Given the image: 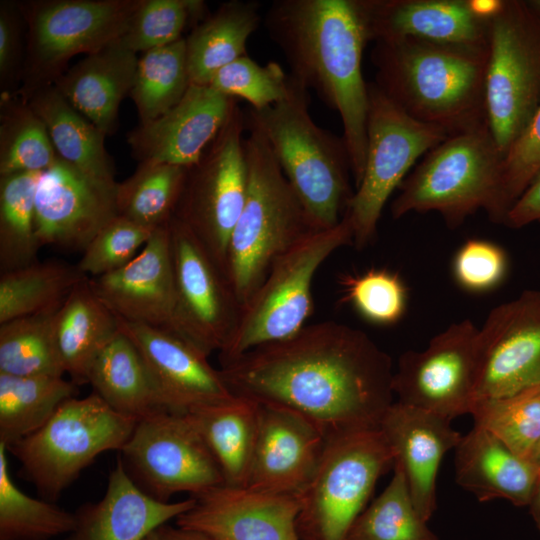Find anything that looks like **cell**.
I'll return each instance as SVG.
<instances>
[{
    "label": "cell",
    "instance_id": "obj_1",
    "mask_svg": "<svg viewBox=\"0 0 540 540\" xmlns=\"http://www.w3.org/2000/svg\"><path fill=\"white\" fill-rule=\"evenodd\" d=\"M220 365L234 396L292 412L326 439L379 428L394 402L390 356L364 331L336 321L306 324Z\"/></svg>",
    "mask_w": 540,
    "mask_h": 540
},
{
    "label": "cell",
    "instance_id": "obj_2",
    "mask_svg": "<svg viewBox=\"0 0 540 540\" xmlns=\"http://www.w3.org/2000/svg\"><path fill=\"white\" fill-rule=\"evenodd\" d=\"M264 23L289 74L339 114L356 188L365 168L369 105L362 56L370 40L359 0H277Z\"/></svg>",
    "mask_w": 540,
    "mask_h": 540
},
{
    "label": "cell",
    "instance_id": "obj_3",
    "mask_svg": "<svg viewBox=\"0 0 540 540\" xmlns=\"http://www.w3.org/2000/svg\"><path fill=\"white\" fill-rule=\"evenodd\" d=\"M488 49L415 38L376 41L375 84L414 119L449 136L488 125Z\"/></svg>",
    "mask_w": 540,
    "mask_h": 540
},
{
    "label": "cell",
    "instance_id": "obj_4",
    "mask_svg": "<svg viewBox=\"0 0 540 540\" xmlns=\"http://www.w3.org/2000/svg\"><path fill=\"white\" fill-rule=\"evenodd\" d=\"M245 121L266 139L316 228L339 224L354 194L350 156L343 136L314 122L308 89L289 74L287 96L261 110L250 108Z\"/></svg>",
    "mask_w": 540,
    "mask_h": 540
},
{
    "label": "cell",
    "instance_id": "obj_5",
    "mask_svg": "<svg viewBox=\"0 0 540 540\" xmlns=\"http://www.w3.org/2000/svg\"><path fill=\"white\" fill-rule=\"evenodd\" d=\"M244 139L248 186L231 234L227 278L243 308L275 261L319 230L289 184L266 139L248 127ZM322 230V229H321Z\"/></svg>",
    "mask_w": 540,
    "mask_h": 540
},
{
    "label": "cell",
    "instance_id": "obj_6",
    "mask_svg": "<svg viewBox=\"0 0 540 540\" xmlns=\"http://www.w3.org/2000/svg\"><path fill=\"white\" fill-rule=\"evenodd\" d=\"M424 156L399 186L394 219L435 211L454 228L483 209L497 223L504 156L488 125L450 135Z\"/></svg>",
    "mask_w": 540,
    "mask_h": 540
},
{
    "label": "cell",
    "instance_id": "obj_7",
    "mask_svg": "<svg viewBox=\"0 0 540 540\" xmlns=\"http://www.w3.org/2000/svg\"><path fill=\"white\" fill-rule=\"evenodd\" d=\"M380 428L328 437L318 465L299 494L296 527L301 540H347L381 475L394 466Z\"/></svg>",
    "mask_w": 540,
    "mask_h": 540
},
{
    "label": "cell",
    "instance_id": "obj_8",
    "mask_svg": "<svg viewBox=\"0 0 540 540\" xmlns=\"http://www.w3.org/2000/svg\"><path fill=\"white\" fill-rule=\"evenodd\" d=\"M136 423L91 393L68 399L40 429L6 448L26 479L52 501L100 454L120 451Z\"/></svg>",
    "mask_w": 540,
    "mask_h": 540
},
{
    "label": "cell",
    "instance_id": "obj_9",
    "mask_svg": "<svg viewBox=\"0 0 540 540\" xmlns=\"http://www.w3.org/2000/svg\"><path fill=\"white\" fill-rule=\"evenodd\" d=\"M347 244H353V231L344 215L336 226L313 232L278 258L242 308L231 339L219 352L220 364L302 329L313 311L315 274L334 251Z\"/></svg>",
    "mask_w": 540,
    "mask_h": 540
},
{
    "label": "cell",
    "instance_id": "obj_10",
    "mask_svg": "<svg viewBox=\"0 0 540 540\" xmlns=\"http://www.w3.org/2000/svg\"><path fill=\"white\" fill-rule=\"evenodd\" d=\"M143 0H32L18 2L25 23L22 85L27 99L52 85L78 54L94 53L120 39Z\"/></svg>",
    "mask_w": 540,
    "mask_h": 540
},
{
    "label": "cell",
    "instance_id": "obj_11",
    "mask_svg": "<svg viewBox=\"0 0 540 540\" xmlns=\"http://www.w3.org/2000/svg\"><path fill=\"white\" fill-rule=\"evenodd\" d=\"M489 130L505 155L540 108V15L505 0L489 20L485 78Z\"/></svg>",
    "mask_w": 540,
    "mask_h": 540
},
{
    "label": "cell",
    "instance_id": "obj_12",
    "mask_svg": "<svg viewBox=\"0 0 540 540\" xmlns=\"http://www.w3.org/2000/svg\"><path fill=\"white\" fill-rule=\"evenodd\" d=\"M368 98L364 173L344 214L357 249L373 240L384 206L416 161L449 136L408 115L374 82Z\"/></svg>",
    "mask_w": 540,
    "mask_h": 540
},
{
    "label": "cell",
    "instance_id": "obj_13",
    "mask_svg": "<svg viewBox=\"0 0 540 540\" xmlns=\"http://www.w3.org/2000/svg\"><path fill=\"white\" fill-rule=\"evenodd\" d=\"M245 116L236 105L227 123L187 170L173 217L197 238L227 276L228 246L247 194Z\"/></svg>",
    "mask_w": 540,
    "mask_h": 540
},
{
    "label": "cell",
    "instance_id": "obj_14",
    "mask_svg": "<svg viewBox=\"0 0 540 540\" xmlns=\"http://www.w3.org/2000/svg\"><path fill=\"white\" fill-rule=\"evenodd\" d=\"M120 455L133 482L159 501L179 492L196 498L225 484L187 414L159 411L138 420Z\"/></svg>",
    "mask_w": 540,
    "mask_h": 540
},
{
    "label": "cell",
    "instance_id": "obj_15",
    "mask_svg": "<svg viewBox=\"0 0 540 540\" xmlns=\"http://www.w3.org/2000/svg\"><path fill=\"white\" fill-rule=\"evenodd\" d=\"M175 282V333L207 357L224 349L242 307L225 273L175 217L168 222Z\"/></svg>",
    "mask_w": 540,
    "mask_h": 540
},
{
    "label": "cell",
    "instance_id": "obj_16",
    "mask_svg": "<svg viewBox=\"0 0 540 540\" xmlns=\"http://www.w3.org/2000/svg\"><path fill=\"white\" fill-rule=\"evenodd\" d=\"M479 328L465 319L433 337L423 351H406L393 375L398 402L452 421L475 400Z\"/></svg>",
    "mask_w": 540,
    "mask_h": 540
},
{
    "label": "cell",
    "instance_id": "obj_17",
    "mask_svg": "<svg viewBox=\"0 0 540 540\" xmlns=\"http://www.w3.org/2000/svg\"><path fill=\"white\" fill-rule=\"evenodd\" d=\"M540 384V291L491 310L477 337L475 400Z\"/></svg>",
    "mask_w": 540,
    "mask_h": 540
},
{
    "label": "cell",
    "instance_id": "obj_18",
    "mask_svg": "<svg viewBox=\"0 0 540 540\" xmlns=\"http://www.w3.org/2000/svg\"><path fill=\"white\" fill-rule=\"evenodd\" d=\"M116 183L93 178L57 158L41 172L35 196L39 247L83 251L118 215Z\"/></svg>",
    "mask_w": 540,
    "mask_h": 540
},
{
    "label": "cell",
    "instance_id": "obj_19",
    "mask_svg": "<svg viewBox=\"0 0 540 540\" xmlns=\"http://www.w3.org/2000/svg\"><path fill=\"white\" fill-rule=\"evenodd\" d=\"M118 321L120 332L138 350L167 411L187 414L235 397L208 357L178 335L119 317Z\"/></svg>",
    "mask_w": 540,
    "mask_h": 540
},
{
    "label": "cell",
    "instance_id": "obj_20",
    "mask_svg": "<svg viewBox=\"0 0 540 540\" xmlns=\"http://www.w3.org/2000/svg\"><path fill=\"white\" fill-rule=\"evenodd\" d=\"M237 103L209 85L191 84L182 99L158 118L139 123L127 137L139 161L191 167L204 155Z\"/></svg>",
    "mask_w": 540,
    "mask_h": 540
},
{
    "label": "cell",
    "instance_id": "obj_21",
    "mask_svg": "<svg viewBox=\"0 0 540 540\" xmlns=\"http://www.w3.org/2000/svg\"><path fill=\"white\" fill-rule=\"evenodd\" d=\"M299 494L222 485L195 498L176 525L214 540H301L296 527Z\"/></svg>",
    "mask_w": 540,
    "mask_h": 540
},
{
    "label": "cell",
    "instance_id": "obj_22",
    "mask_svg": "<svg viewBox=\"0 0 540 540\" xmlns=\"http://www.w3.org/2000/svg\"><path fill=\"white\" fill-rule=\"evenodd\" d=\"M97 296L122 320L175 333V282L168 224L153 232L122 268L89 278Z\"/></svg>",
    "mask_w": 540,
    "mask_h": 540
},
{
    "label": "cell",
    "instance_id": "obj_23",
    "mask_svg": "<svg viewBox=\"0 0 540 540\" xmlns=\"http://www.w3.org/2000/svg\"><path fill=\"white\" fill-rule=\"evenodd\" d=\"M259 405L258 432L245 487L300 494L311 479L326 438L287 410Z\"/></svg>",
    "mask_w": 540,
    "mask_h": 540
},
{
    "label": "cell",
    "instance_id": "obj_24",
    "mask_svg": "<svg viewBox=\"0 0 540 540\" xmlns=\"http://www.w3.org/2000/svg\"><path fill=\"white\" fill-rule=\"evenodd\" d=\"M450 420L400 402L385 412L380 430L406 475L414 506L424 521L436 509V479L444 455L462 436Z\"/></svg>",
    "mask_w": 540,
    "mask_h": 540
},
{
    "label": "cell",
    "instance_id": "obj_25",
    "mask_svg": "<svg viewBox=\"0 0 540 540\" xmlns=\"http://www.w3.org/2000/svg\"><path fill=\"white\" fill-rule=\"evenodd\" d=\"M370 41L415 38L488 49L489 20L468 0H359Z\"/></svg>",
    "mask_w": 540,
    "mask_h": 540
},
{
    "label": "cell",
    "instance_id": "obj_26",
    "mask_svg": "<svg viewBox=\"0 0 540 540\" xmlns=\"http://www.w3.org/2000/svg\"><path fill=\"white\" fill-rule=\"evenodd\" d=\"M194 504L193 497L163 502L149 496L129 477L118 457L103 497L74 512L75 524L65 540H143Z\"/></svg>",
    "mask_w": 540,
    "mask_h": 540
},
{
    "label": "cell",
    "instance_id": "obj_27",
    "mask_svg": "<svg viewBox=\"0 0 540 540\" xmlns=\"http://www.w3.org/2000/svg\"><path fill=\"white\" fill-rule=\"evenodd\" d=\"M137 53L119 39L66 69L54 86L66 101L106 135L115 132L118 111L135 79Z\"/></svg>",
    "mask_w": 540,
    "mask_h": 540
},
{
    "label": "cell",
    "instance_id": "obj_28",
    "mask_svg": "<svg viewBox=\"0 0 540 540\" xmlns=\"http://www.w3.org/2000/svg\"><path fill=\"white\" fill-rule=\"evenodd\" d=\"M454 466L456 482L479 501L505 499L518 507L529 505L540 477L531 461L477 425L456 446Z\"/></svg>",
    "mask_w": 540,
    "mask_h": 540
},
{
    "label": "cell",
    "instance_id": "obj_29",
    "mask_svg": "<svg viewBox=\"0 0 540 540\" xmlns=\"http://www.w3.org/2000/svg\"><path fill=\"white\" fill-rule=\"evenodd\" d=\"M53 327L65 374L77 385L87 384L93 361L119 333L118 317L97 296L88 277L55 313Z\"/></svg>",
    "mask_w": 540,
    "mask_h": 540
},
{
    "label": "cell",
    "instance_id": "obj_30",
    "mask_svg": "<svg viewBox=\"0 0 540 540\" xmlns=\"http://www.w3.org/2000/svg\"><path fill=\"white\" fill-rule=\"evenodd\" d=\"M25 101L46 127L58 158L100 181L117 182L104 145L107 135L75 110L54 84L35 90Z\"/></svg>",
    "mask_w": 540,
    "mask_h": 540
},
{
    "label": "cell",
    "instance_id": "obj_31",
    "mask_svg": "<svg viewBox=\"0 0 540 540\" xmlns=\"http://www.w3.org/2000/svg\"><path fill=\"white\" fill-rule=\"evenodd\" d=\"M259 3H222L185 37L190 83L209 85L213 76L246 55L247 41L260 23Z\"/></svg>",
    "mask_w": 540,
    "mask_h": 540
},
{
    "label": "cell",
    "instance_id": "obj_32",
    "mask_svg": "<svg viewBox=\"0 0 540 540\" xmlns=\"http://www.w3.org/2000/svg\"><path fill=\"white\" fill-rule=\"evenodd\" d=\"M87 384L114 411L136 421L167 411L138 350L120 330L93 361Z\"/></svg>",
    "mask_w": 540,
    "mask_h": 540
},
{
    "label": "cell",
    "instance_id": "obj_33",
    "mask_svg": "<svg viewBox=\"0 0 540 540\" xmlns=\"http://www.w3.org/2000/svg\"><path fill=\"white\" fill-rule=\"evenodd\" d=\"M187 415L216 460L225 484L244 486L257 438L259 405L235 396Z\"/></svg>",
    "mask_w": 540,
    "mask_h": 540
},
{
    "label": "cell",
    "instance_id": "obj_34",
    "mask_svg": "<svg viewBox=\"0 0 540 540\" xmlns=\"http://www.w3.org/2000/svg\"><path fill=\"white\" fill-rule=\"evenodd\" d=\"M76 393L63 376L0 373V443L9 447L36 432Z\"/></svg>",
    "mask_w": 540,
    "mask_h": 540
},
{
    "label": "cell",
    "instance_id": "obj_35",
    "mask_svg": "<svg viewBox=\"0 0 540 540\" xmlns=\"http://www.w3.org/2000/svg\"><path fill=\"white\" fill-rule=\"evenodd\" d=\"M85 278L77 267L59 261H35L0 275V324L56 312Z\"/></svg>",
    "mask_w": 540,
    "mask_h": 540
},
{
    "label": "cell",
    "instance_id": "obj_36",
    "mask_svg": "<svg viewBox=\"0 0 540 540\" xmlns=\"http://www.w3.org/2000/svg\"><path fill=\"white\" fill-rule=\"evenodd\" d=\"M41 172L0 176V271L29 265L40 249L36 237L35 196Z\"/></svg>",
    "mask_w": 540,
    "mask_h": 540
},
{
    "label": "cell",
    "instance_id": "obj_37",
    "mask_svg": "<svg viewBox=\"0 0 540 540\" xmlns=\"http://www.w3.org/2000/svg\"><path fill=\"white\" fill-rule=\"evenodd\" d=\"M187 167L143 162L126 180L118 182V215L148 228L168 224L185 182Z\"/></svg>",
    "mask_w": 540,
    "mask_h": 540
},
{
    "label": "cell",
    "instance_id": "obj_38",
    "mask_svg": "<svg viewBox=\"0 0 540 540\" xmlns=\"http://www.w3.org/2000/svg\"><path fill=\"white\" fill-rule=\"evenodd\" d=\"M185 37L142 53L129 96L139 123L152 121L176 105L190 87Z\"/></svg>",
    "mask_w": 540,
    "mask_h": 540
},
{
    "label": "cell",
    "instance_id": "obj_39",
    "mask_svg": "<svg viewBox=\"0 0 540 540\" xmlns=\"http://www.w3.org/2000/svg\"><path fill=\"white\" fill-rule=\"evenodd\" d=\"M58 158L46 127L15 92L0 101V176L42 172Z\"/></svg>",
    "mask_w": 540,
    "mask_h": 540
},
{
    "label": "cell",
    "instance_id": "obj_40",
    "mask_svg": "<svg viewBox=\"0 0 540 540\" xmlns=\"http://www.w3.org/2000/svg\"><path fill=\"white\" fill-rule=\"evenodd\" d=\"M7 452L0 443V540H49L67 535L74 527L75 514L20 490L11 478Z\"/></svg>",
    "mask_w": 540,
    "mask_h": 540
},
{
    "label": "cell",
    "instance_id": "obj_41",
    "mask_svg": "<svg viewBox=\"0 0 540 540\" xmlns=\"http://www.w3.org/2000/svg\"><path fill=\"white\" fill-rule=\"evenodd\" d=\"M347 540H438L417 512L399 463L394 462L390 482L357 517Z\"/></svg>",
    "mask_w": 540,
    "mask_h": 540
},
{
    "label": "cell",
    "instance_id": "obj_42",
    "mask_svg": "<svg viewBox=\"0 0 540 540\" xmlns=\"http://www.w3.org/2000/svg\"><path fill=\"white\" fill-rule=\"evenodd\" d=\"M56 312L0 324V373L15 376H64L54 336Z\"/></svg>",
    "mask_w": 540,
    "mask_h": 540
},
{
    "label": "cell",
    "instance_id": "obj_43",
    "mask_svg": "<svg viewBox=\"0 0 540 540\" xmlns=\"http://www.w3.org/2000/svg\"><path fill=\"white\" fill-rule=\"evenodd\" d=\"M480 426L530 461L540 442V384L515 393L476 400L471 413Z\"/></svg>",
    "mask_w": 540,
    "mask_h": 540
},
{
    "label": "cell",
    "instance_id": "obj_44",
    "mask_svg": "<svg viewBox=\"0 0 540 540\" xmlns=\"http://www.w3.org/2000/svg\"><path fill=\"white\" fill-rule=\"evenodd\" d=\"M208 15L202 0H143L119 41L135 53H144L184 38L188 26L194 28Z\"/></svg>",
    "mask_w": 540,
    "mask_h": 540
},
{
    "label": "cell",
    "instance_id": "obj_45",
    "mask_svg": "<svg viewBox=\"0 0 540 540\" xmlns=\"http://www.w3.org/2000/svg\"><path fill=\"white\" fill-rule=\"evenodd\" d=\"M209 86L227 97L246 100L251 109L261 110L287 96L289 74L279 63L260 65L244 55L220 69Z\"/></svg>",
    "mask_w": 540,
    "mask_h": 540
},
{
    "label": "cell",
    "instance_id": "obj_46",
    "mask_svg": "<svg viewBox=\"0 0 540 540\" xmlns=\"http://www.w3.org/2000/svg\"><path fill=\"white\" fill-rule=\"evenodd\" d=\"M154 231L117 215L82 251L77 267L88 278L116 271L138 255Z\"/></svg>",
    "mask_w": 540,
    "mask_h": 540
},
{
    "label": "cell",
    "instance_id": "obj_47",
    "mask_svg": "<svg viewBox=\"0 0 540 540\" xmlns=\"http://www.w3.org/2000/svg\"><path fill=\"white\" fill-rule=\"evenodd\" d=\"M346 299L366 320L394 324L406 309L407 291L401 278L386 269H370L342 278Z\"/></svg>",
    "mask_w": 540,
    "mask_h": 540
},
{
    "label": "cell",
    "instance_id": "obj_48",
    "mask_svg": "<svg viewBox=\"0 0 540 540\" xmlns=\"http://www.w3.org/2000/svg\"><path fill=\"white\" fill-rule=\"evenodd\" d=\"M539 173L540 108L503 157L497 223H505L515 202Z\"/></svg>",
    "mask_w": 540,
    "mask_h": 540
},
{
    "label": "cell",
    "instance_id": "obj_49",
    "mask_svg": "<svg viewBox=\"0 0 540 540\" xmlns=\"http://www.w3.org/2000/svg\"><path fill=\"white\" fill-rule=\"evenodd\" d=\"M508 258L499 245L481 239L467 240L457 251L453 272L467 291L485 292L498 286L506 276Z\"/></svg>",
    "mask_w": 540,
    "mask_h": 540
},
{
    "label": "cell",
    "instance_id": "obj_50",
    "mask_svg": "<svg viewBox=\"0 0 540 540\" xmlns=\"http://www.w3.org/2000/svg\"><path fill=\"white\" fill-rule=\"evenodd\" d=\"M25 23L18 1L0 2V86L10 93L22 79L25 58Z\"/></svg>",
    "mask_w": 540,
    "mask_h": 540
},
{
    "label": "cell",
    "instance_id": "obj_51",
    "mask_svg": "<svg viewBox=\"0 0 540 540\" xmlns=\"http://www.w3.org/2000/svg\"><path fill=\"white\" fill-rule=\"evenodd\" d=\"M532 223H540V173L515 202L504 225L517 229Z\"/></svg>",
    "mask_w": 540,
    "mask_h": 540
},
{
    "label": "cell",
    "instance_id": "obj_52",
    "mask_svg": "<svg viewBox=\"0 0 540 540\" xmlns=\"http://www.w3.org/2000/svg\"><path fill=\"white\" fill-rule=\"evenodd\" d=\"M143 540H214L197 530L187 529L167 523L154 528Z\"/></svg>",
    "mask_w": 540,
    "mask_h": 540
},
{
    "label": "cell",
    "instance_id": "obj_53",
    "mask_svg": "<svg viewBox=\"0 0 540 540\" xmlns=\"http://www.w3.org/2000/svg\"><path fill=\"white\" fill-rule=\"evenodd\" d=\"M505 0H468L471 12L480 19L490 20L503 8Z\"/></svg>",
    "mask_w": 540,
    "mask_h": 540
},
{
    "label": "cell",
    "instance_id": "obj_54",
    "mask_svg": "<svg viewBox=\"0 0 540 540\" xmlns=\"http://www.w3.org/2000/svg\"><path fill=\"white\" fill-rule=\"evenodd\" d=\"M528 507L536 527L540 530V477L537 481Z\"/></svg>",
    "mask_w": 540,
    "mask_h": 540
},
{
    "label": "cell",
    "instance_id": "obj_55",
    "mask_svg": "<svg viewBox=\"0 0 540 540\" xmlns=\"http://www.w3.org/2000/svg\"><path fill=\"white\" fill-rule=\"evenodd\" d=\"M530 461L532 462V464L536 467V469L540 473V442H539L538 446L536 447Z\"/></svg>",
    "mask_w": 540,
    "mask_h": 540
},
{
    "label": "cell",
    "instance_id": "obj_56",
    "mask_svg": "<svg viewBox=\"0 0 540 540\" xmlns=\"http://www.w3.org/2000/svg\"><path fill=\"white\" fill-rule=\"evenodd\" d=\"M530 7L540 15V0H529L527 1Z\"/></svg>",
    "mask_w": 540,
    "mask_h": 540
}]
</instances>
